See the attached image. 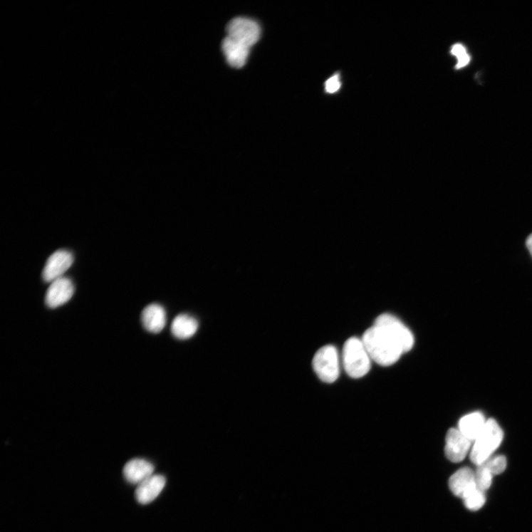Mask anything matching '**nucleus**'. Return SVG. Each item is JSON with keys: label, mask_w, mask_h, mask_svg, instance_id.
<instances>
[{"label": "nucleus", "mask_w": 532, "mask_h": 532, "mask_svg": "<svg viewBox=\"0 0 532 532\" xmlns=\"http://www.w3.org/2000/svg\"><path fill=\"white\" fill-rule=\"evenodd\" d=\"M486 422L482 413L472 412L460 420L459 429L471 442H475L484 429Z\"/></svg>", "instance_id": "dca6fc26"}, {"label": "nucleus", "mask_w": 532, "mask_h": 532, "mask_svg": "<svg viewBox=\"0 0 532 532\" xmlns=\"http://www.w3.org/2000/svg\"><path fill=\"white\" fill-rule=\"evenodd\" d=\"M370 360L362 340L352 338L345 343L343 349L344 366L350 377L359 379L365 376L370 369Z\"/></svg>", "instance_id": "7ed1b4c3"}, {"label": "nucleus", "mask_w": 532, "mask_h": 532, "mask_svg": "<svg viewBox=\"0 0 532 532\" xmlns=\"http://www.w3.org/2000/svg\"><path fill=\"white\" fill-rule=\"evenodd\" d=\"M142 322L145 328L153 333L162 331L167 324V313L163 306L151 304L142 313Z\"/></svg>", "instance_id": "4468645a"}, {"label": "nucleus", "mask_w": 532, "mask_h": 532, "mask_svg": "<svg viewBox=\"0 0 532 532\" xmlns=\"http://www.w3.org/2000/svg\"><path fill=\"white\" fill-rule=\"evenodd\" d=\"M73 263V254L66 250H58L50 256L43 272V280L47 283L63 278V274Z\"/></svg>", "instance_id": "0eeeda50"}, {"label": "nucleus", "mask_w": 532, "mask_h": 532, "mask_svg": "<svg viewBox=\"0 0 532 532\" xmlns=\"http://www.w3.org/2000/svg\"><path fill=\"white\" fill-rule=\"evenodd\" d=\"M526 246L532 257V234L528 236L526 240Z\"/></svg>", "instance_id": "4be33fe9"}, {"label": "nucleus", "mask_w": 532, "mask_h": 532, "mask_svg": "<svg viewBox=\"0 0 532 532\" xmlns=\"http://www.w3.org/2000/svg\"><path fill=\"white\" fill-rule=\"evenodd\" d=\"M155 467L150 461L135 459L125 464L123 474L127 481L137 486L152 476Z\"/></svg>", "instance_id": "f8f14e48"}, {"label": "nucleus", "mask_w": 532, "mask_h": 532, "mask_svg": "<svg viewBox=\"0 0 532 532\" xmlns=\"http://www.w3.org/2000/svg\"><path fill=\"white\" fill-rule=\"evenodd\" d=\"M313 367L324 382L333 383L339 377L340 364L336 348L326 345L320 348L313 360Z\"/></svg>", "instance_id": "20e7f679"}, {"label": "nucleus", "mask_w": 532, "mask_h": 532, "mask_svg": "<svg viewBox=\"0 0 532 532\" xmlns=\"http://www.w3.org/2000/svg\"><path fill=\"white\" fill-rule=\"evenodd\" d=\"M465 506L471 511H478L481 508L486 502L485 491L476 487L462 498Z\"/></svg>", "instance_id": "f3484780"}, {"label": "nucleus", "mask_w": 532, "mask_h": 532, "mask_svg": "<svg viewBox=\"0 0 532 532\" xmlns=\"http://www.w3.org/2000/svg\"><path fill=\"white\" fill-rule=\"evenodd\" d=\"M387 331L390 336L401 346L404 353L410 351L414 345V338L412 332L400 320L392 315L385 313L374 323Z\"/></svg>", "instance_id": "423d86ee"}, {"label": "nucleus", "mask_w": 532, "mask_h": 532, "mask_svg": "<svg viewBox=\"0 0 532 532\" xmlns=\"http://www.w3.org/2000/svg\"><path fill=\"white\" fill-rule=\"evenodd\" d=\"M166 479L162 475L153 474L137 486L135 499L141 504H148L155 501L166 486Z\"/></svg>", "instance_id": "9d476101"}, {"label": "nucleus", "mask_w": 532, "mask_h": 532, "mask_svg": "<svg viewBox=\"0 0 532 532\" xmlns=\"http://www.w3.org/2000/svg\"><path fill=\"white\" fill-rule=\"evenodd\" d=\"M250 48L226 36L222 43V50L229 65L235 68H243L250 53Z\"/></svg>", "instance_id": "ddd939ff"}, {"label": "nucleus", "mask_w": 532, "mask_h": 532, "mask_svg": "<svg viewBox=\"0 0 532 532\" xmlns=\"http://www.w3.org/2000/svg\"><path fill=\"white\" fill-rule=\"evenodd\" d=\"M362 340L371 360L382 366L395 364L404 353L399 343L387 331L374 325L365 332Z\"/></svg>", "instance_id": "f257e3e1"}, {"label": "nucleus", "mask_w": 532, "mask_h": 532, "mask_svg": "<svg viewBox=\"0 0 532 532\" xmlns=\"http://www.w3.org/2000/svg\"><path fill=\"white\" fill-rule=\"evenodd\" d=\"M74 286L68 278H61L52 283L46 295V303L51 308H56L68 303L73 297Z\"/></svg>", "instance_id": "1a4fd4ad"}, {"label": "nucleus", "mask_w": 532, "mask_h": 532, "mask_svg": "<svg viewBox=\"0 0 532 532\" xmlns=\"http://www.w3.org/2000/svg\"><path fill=\"white\" fill-rule=\"evenodd\" d=\"M449 486L453 494L462 499L467 492L477 487L476 472L469 467H464L451 476Z\"/></svg>", "instance_id": "9b49d317"}, {"label": "nucleus", "mask_w": 532, "mask_h": 532, "mask_svg": "<svg viewBox=\"0 0 532 532\" xmlns=\"http://www.w3.org/2000/svg\"><path fill=\"white\" fill-rule=\"evenodd\" d=\"M451 53L452 55H454L458 58V61L469 55L466 48L462 44L459 43L452 46Z\"/></svg>", "instance_id": "412c9836"}, {"label": "nucleus", "mask_w": 532, "mask_h": 532, "mask_svg": "<svg viewBox=\"0 0 532 532\" xmlns=\"http://www.w3.org/2000/svg\"><path fill=\"white\" fill-rule=\"evenodd\" d=\"M227 36L249 48L259 41L261 28L257 22L245 17H236L226 26Z\"/></svg>", "instance_id": "39448f33"}, {"label": "nucleus", "mask_w": 532, "mask_h": 532, "mask_svg": "<svg viewBox=\"0 0 532 532\" xmlns=\"http://www.w3.org/2000/svg\"><path fill=\"white\" fill-rule=\"evenodd\" d=\"M492 478L494 475L484 464L478 466L476 471V481L479 489L484 491L489 489L492 483Z\"/></svg>", "instance_id": "a211bd4d"}, {"label": "nucleus", "mask_w": 532, "mask_h": 532, "mask_svg": "<svg viewBox=\"0 0 532 532\" xmlns=\"http://www.w3.org/2000/svg\"><path fill=\"white\" fill-rule=\"evenodd\" d=\"M484 464L488 469L492 473V475H499L504 471L506 468V459L504 456H496L489 459Z\"/></svg>", "instance_id": "6ab92c4d"}, {"label": "nucleus", "mask_w": 532, "mask_h": 532, "mask_svg": "<svg viewBox=\"0 0 532 532\" xmlns=\"http://www.w3.org/2000/svg\"><path fill=\"white\" fill-rule=\"evenodd\" d=\"M199 324L198 320L189 314L182 313L177 315L171 325L173 336L179 340H188L198 331Z\"/></svg>", "instance_id": "2eb2a0df"}, {"label": "nucleus", "mask_w": 532, "mask_h": 532, "mask_svg": "<svg viewBox=\"0 0 532 532\" xmlns=\"http://www.w3.org/2000/svg\"><path fill=\"white\" fill-rule=\"evenodd\" d=\"M504 439V432L494 419L486 422L484 429L475 441L470 452V459L473 464L479 466L491 457L499 447Z\"/></svg>", "instance_id": "f03ea898"}, {"label": "nucleus", "mask_w": 532, "mask_h": 532, "mask_svg": "<svg viewBox=\"0 0 532 532\" xmlns=\"http://www.w3.org/2000/svg\"><path fill=\"white\" fill-rule=\"evenodd\" d=\"M471 442L455 428L450 429L446 437L445 454L453 463L464 460L471 447Z\"/></svg>", "instance_id": "6e6552de"}, {"label": "nucleus", "mask_w": 532, "mask_h": 532, "mask_svg": "<svg viewBox=\"0 0 532 532\" xmlns=\"http://www.w3.org/2000/svg\"><path fill=\"white\" fill-rule=\"evenodd\" d=\"M341 86L339 75H335L326 82L325 90L328 93H336Z\"/></svg>", "instance_id": "aec40b11"}]
</instances>
